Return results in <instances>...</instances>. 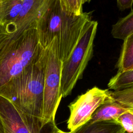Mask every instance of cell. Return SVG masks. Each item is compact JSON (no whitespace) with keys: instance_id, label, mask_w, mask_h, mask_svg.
<instances>
[{"instance_id":"15","label":"cell","mask_w":133,"mask_h":133,"mask_svg":"<svg viewBox=\"0 0 133 133\" xmlns=\"http://www.w3.org/2000/svg\"><path fill=\"white\" fill-rule=\"evenodd\" d=\"M109 97L125 109L133 111V87L109 91Z\"/></svg>"},{"instance_id":"10","label":"cell","mask_w":133,"mask_h":133,"mask_svg":"<svg viewBox=\"0 0 133 133\" xmlns=\"http://www.w3.org/2000/svg\"><path fill=\"white\" fill-rule=\"evenodd\" d=\"M71 133H125V131L115 121H98L88 122Z\"/></svg>"},{"instance_id":"21","label":"cell","mask_w":133,"mask_h":133,"mask_svg":"<svg viewBox=\"0 0 133 133\" xmlns=\"http://www.w3.org/2000/svg\"><path fill=\"white\" fill-rule=\"evenodd\" d=\"M0 133H5L4 128V126H3V122L1 118V117H0Z\"/></svg>"},{"instance_id":"19","label":"cell","mask_w":133,"mask_h":133,"mask_svg":"<svg viewBox=\"0 0 133 133\" xmlns=\"http://www.w3.org/2000/svg\"><path fill=\"white\" fill-rule=\"evenodd\" d=\"M133 0H117V5L118 7L121 10L132 8Z\"/></svg>"},{"instance_id":"9","label":"cell","mask_w":133,"mask_h":133,"mask_svg":"<svg viewBox=\"0 0 133 133\" xmlns=\"http://www.w3.org/2000/svg\"><path fill=\"white\" fill-rule=\"evenodd\" d=\"M129 110L112 100L109 96L97 108L89 122L115 121L123 113Z\"/></svg>"},{"instance_id":"4","label":"cell","mask_w":133,"mask_h":133,"mask_svg":"<svg viewBox=\"0 0 133 133\" xmlns=\"http://www.w3.org/2000/svg\"><path fill=\"white\" fill-rule=\"evenodd\" d=\"M97 26V21L91 19L86 23L81 35L71 54L62 62L60 78L62 97H66L71 94L77 82L82 78L92 57Z\"/></svg>"},{"instance_id":"20","label":"cell","mask_w":133,"mask_h":133,"mask_svg":"<svg viewBox=\"0 0 133 133\" xmlns=\"http://www.w3.org/2000/svg\"><path fill=\"white\" fill-rule=\"evenodd\" d=\"M53 128H54L53 130L51 133H71L70 132H65V131H62L60 129H59L56 126H55L54 127H53Z\"/></svg>"},{"instance_id":"8","label":"cell","mask_w":133,"mask_h":133,"mask_svg":"<svg viewBox=\"0 0 133 133\" xmlns=\"http://www.w3.org/2000/svg\"><path fill=\"white\" fill-rule=\"evenodd\" d=\"M55 0H23L22 8L14 22L8 26L14 29V38L26 30L36 29L37 23Z\"/></svg>"},{"instance_id":"12","label":"cell","mask_w":133,"mask_h":133,"mask_svg":"<svg viewBox=\"0 0 133 133\" xmlns=\"http://www.w3.org/2000/svg\"><path fill=\"white\" fill-rule=\"evenodd\" d=\"M116 67L118 72L133 70V34L124 40Z\"/></svg>"},{"instance_id":"6","label":"cell","mask_w":133,"mask_h":133,"mask_svg":"<svg viewBox=\"0 0 133 133\" xmlns=\"http://www.w3.org/2000/svg\"><path fill=\"white\" fill-rule=\"evenodd\" d=\"M108 89H102L96 86L88 90L71 103L68 107L70 115L67 127L72 132L89 121L97 108L109 96Z\"/></svg>"},{"instance_id":"1","label":"cell","mask_w":133,"mask_h":133,"mask_svg":"<svg viewBox=\"0 0 133 133\" xmlns=\"http://www.w3.org/2000/svg\"><path fill=\"white\" fill-rule=\"evenodd\" d=\"M90 19L89 13H69L62 9L59 0H55L37 23L39 43L45 48L56 37L58 56L63 62L71 54Z\"/></svg>"},{"instance_id":"18","label":"cell","mask_w":133,"mask_h":133,"mask_svg":"<svg viewBox=\"0 0 133 133\" xmlns=\"http://www.w3.org/2000/svg\"><path fill=\"white\" fill-rule=\"evenodd\" d=\"M11 33H12L7 25L0 24V50L6 44Z\"/></svg>"},{"instance_id":"7","label":"cell","mask_w":133,"mask_h":133,"mask_svg":"<svg viewBox=\"0 0 133 133\" xmlns=\"http://www.w3.org/2000/svg\"><path fill=\"white\" fill-rule=\"evenodd\" d=\"M0 117L5 133H42L40 119L19 110L9 99L0 95Z\"/></svg>"},{"instance_id":"13","label":"cell","mask_w":133,"mask_h":133,"mask_svg":"<svg viewBox=\"0 0 133 133\" xmlns=\"http://www.w3.org/2000/svg\"><path fill=\"white\" fill-rule=\"evenodd\" d=\"M114 38L124 40L129 36L133 34V11H131L126 17L119 20L112 25L111 31Z\"/></svg>"},{"instance_id":"3","label":"cell","mask_w":133,"mask_h":133,"mask_svg":"<svg viewBox=\"0 0 133 133\" xmlns=\"http://www.w3.org/2000/svg\"><path fill=\"white\" fill-rule=\"evenodd\" d=\"M11 34L0 50V91L35 62L43 48L35 28L26 30L16 38Z\"/></svg>"},{"instance_id":"14","label":"cell","mask_w":133,"mask_h":133,"mask_svg":"<svg viewBox=\"0 0 133 133\" xmlns=\"http://www.w3.org/2000/svg\"><path fill=\"white\" fill-rule=\"evenodd\" d=\"M108 87L114 90L133 87V70L117 72L110 79Z\"/></svg>"},{"instance_id":"16","label":"cell","mask_w":133,"mask_h":133,"mask_svg":"<svg viewBox=\"0 0 133 133\" xmlns=\"http://www.w3.org/2000/svg\"><path fill=\"white\" fill-rule=\"evenodd\" d=\"M62 9L65 11L75 15H81L83 11V4L81 0H59Z\"/></svg>"},{"instance_id":"22","label":"cell","mask_w":133,"mask_h":133,"mask_svg":"<svg viewBox=\"0 0 133 133\" xmlns=\"http://www.w3.org/2000/svg\"><path fill=\"white\" fill-rule=\"evenodd\" d=\"M90 1L91 0H81V2H82V4L83 5L85 3H89V2H90Z\"/></svg>"},{"instance_id":"11","label":"cell","mask_w":133,"mask_h":133,"mask_svg":"<svg viewBox=\"0 0 133 133\" xmlns=\"http://www.w3.org/2000/svg\"><path fill=\"white\" fill-rule=\"evenodd\" d=\"M23 0H0V24L9 25L18 16Z\"/></svg>"},{"instance_id":"5","label":"cell","mask_w":133,"mask_h":133,"mask_svg":"<svg viewBox=\"0 0 133 133\" xmlns=\"http://www.w3.org/2000/svg\"><path fill=\"white\" fill-rule=\"evenodd\" d=\"M46 47L47 54L44 70L41 118L43 127L49 124L53 127L56 126V113L62 98L60 88L62 62L57 52L56 38L55 37Z\"/></svg>"},{"instance_id":"2","label":"cell","mask_w":133,"mask_h":133,"mask_svg":"<svg viewBox=\"0 0 133 133\" xmlns=\"http://www.w3.org/2000/svg\"><path fill=\"white\" fill-rule=\"evenodd\" d=\"M47 54V47L43 48L36 61L0 91L22 112L40 119Z\"/></svg>"},{"instance_id":"17","label":"cell","mask_w":133,"mask_h":133,"mask_svg":"<svg viewBox=\"0 0 133 133\" xmlns=\"http://www.w3.org/2000/svg\"><path fill=\"white\" fill-rule=\"evenodd\" d=\"M124 129L125 133L133 132V111L125 112L115 121Z\"/></svg>"}]
</instances>
